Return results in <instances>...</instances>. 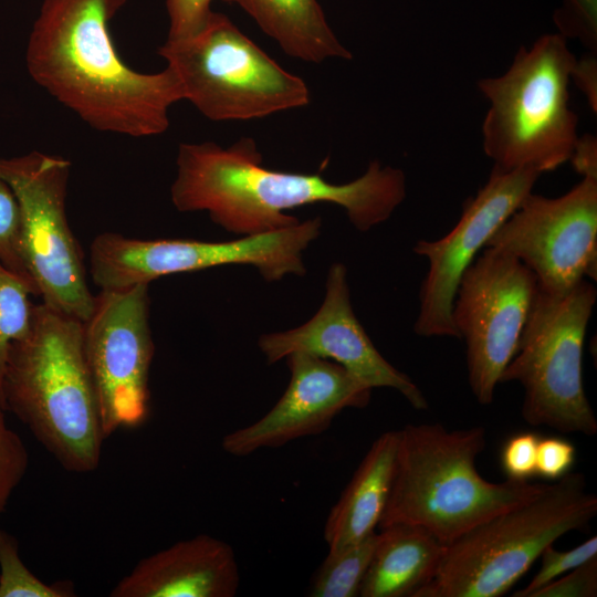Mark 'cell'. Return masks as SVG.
Instances as JSON below:
<instances>
[{
    "instance_id": "8fae6325",
    "label": "cell",
    "mask_w": 597,
    "mask_h": 597,
    "mask_svg": "<svg viewBox=\"0 0 597 597\" xmlns=\"http://www.w3.org/2000/svg\"><path fill=\"white\" fill-rule=\"evenodd\" d=\"M149 284L100 290L82 322V348L105 438L137 427L149 412V369L155 344Z\"/></svg>"
},
{
    "instance_id": "e0dca14e",
    "label": "cell",
    "mask_w": 597,
    "mask_h": 597,
    "mask_svg": "<svg viewBox=\"0 0 597 597\" xmlns=\"http://www.w3.org/2000/svg\"><path fill=\"white\" fill-rule=\"evenodd\" d=\"M239 583V567L231 546L200 534L140 559L109 596L232 597Z\"/></svg>"
},
{
    "instance_id": "4dcf8cb0",
    "label": "cell",
    "mask_w": 597,
    "mask_h": 597,
    "mask_svg": "<svg viewBox=\"0 0 597 597\" xmlns=\"http://www.w3.org/2000/svg\"><path fill=\"white\" fill-rule=\"evenodd\" d=\"M576 460L572 442L559 437L540 438L535 475L557 481L570 472Z\"/></svg>"
},
{
    "instance_id": "484cf974",
    "label": "cell",
    "mask_w": 597,
    "mask_h": 597,
    "mask_svg": "<svg viewBox=\"0 0 597 597\" xmlns=\"http://www.w3.org/2000/svg\"><path fill=\"white\" fill-rule=\"evenodd\" d=\"M541 566L530 583L512 594L513 597L531 595L555 578L597 557V537L593 536L569 551H557L553 544L541 554Z\"/></svg>"
},
{
    "instance_id": "83f0119b",
    "label": "cell",
    "mask_w": 597,
    "mask_h": 597,
    "mask_svg": "<svg viewBox=\"0 0 597 597\" xmlns=\"http://www.w3.org/2000/svg\"><path fill=\"white\" fill-rule=\"evenodd\" d=\"M538 441L534 432H519L506 440L501 451L506 480L522 482L535 475Z\"/></svg>"
},
{
    "instance_id": "52a82bcc",
    "label": "cell",
    "mask_w": 597,
    "mask_h": 597,
    "mask_svg": "<svg viewBox=\"0 0 597 597\" xmlns=\"http://www.w3.org/2000/svg\"><path fill=\"white\" fill-rule=\"evenodd\" d=\"M177 76L185 101L214 122L250 121L306 106L311 91L247 36L212 11L203 28L158 48Z\"/></svg>"
},
{
    "instance_id": "277c9868",
    "label": "cell",
    "mask_w": 597,
    "mask_h": 597,
    "mask_svg": "<svg viewBox=\"0 0 597 597\" xmlns=\"http://www.w3.org/2000/svg\"><path fill=\"white\" fill-rule=\"evenodd\" d=\"M485 446L482 426L448 430L440 423L406 425L399 430L391 488L378 527L418 525L447 546L547 488L528 481L485 480L475 465Z\"/></svg>"
},
{
    "instance_id": "d6a6232c",
    "label": "cell",
    "mask_w": 597,
    "mask_h": 597,
    "mask_svg": "<svg viewBox=\"0 0 597 597\" xmlns=\"http://www.w3.org/2000/svg\"><path fill=\"white\" fill-rule=\"evenodd\" d=\"M574 169L583 177L597 178V142L591 135L578 137L569 157Z\"/></svg>"
},
{
    "instance_id": "7a4b0ae2",
    "label": "cell",
    "mask_w": 597,
    "mask_h": 597,
    "mask_svg": "<svg viewBox=\"0 0 597 597\" xmlns=\"http://www.w3.org/2000/svg\"><path fill=\"white\" fill-rule=\"evenodd\" d=\"M176 166L170 188L175 208L206 211L214 223L241 235L295 226L300 220L285 211L318 202L342 207L357 230L367 231L388 220L407 192L404 171L377 160L346 184L331 182L321 174L268 169L248 137L229 147L181 143Z\"/></svg>"
},
{
    "instance_id": "ffe728a7",
    "label": "cell",
    "mask_w": 597,
    "mask_h": 597,
    "mask_svg": "<svg viewBox=\"0 0 597 597\" xmlns=\"http://www.w3.org/2000/svg\"><path fill=\"white\" fill-rule=\"evenodd\" d=\"M241 7L291 57L310 63L352 60L317 0H222Z\"/></svg>"
},
{
    "instance_id": "4316f807",
    "label": "cell",
    "mask_w": 597,
    "mask_h": 597,
    "mask_svg": "<svg viewBox=\"0 0 597 597\" xmlns=\"http://www.w3.org/2000/svg\"><path fill=\"white\" fill-rule=\"evenodd\" d=\"M553 19L558 33L565 39H577L596 53L597 0H562Z\"/></svg>"
},
{
    "instance_id": "4fadbf2b",
    "label": "cell",
    "mask_w": 597,
    "mask_h": 597,
    "mask_svg": "<svg viewBox=\"0 0 597 597\" xmlns=\"http://www.w3.org/2000/svg\"><path fill=\"white\" fill-rule=\"evenodd\" d=\"M485 247L519 259L553 295L597 279V178L583 177L568 192H530Z\"/></svg>"
},
{
    "instance_id": "44dd1931",
    "label": "cell",
    "mask_w": 597,
    "mask_h": 597,
    "mask_svg": "<svg viewBox=\"0 0 597 597\" xmlns=\"http://www.w3.org/2000/svg\"><path fill=\"white\" fill-rule=\"evenodd\" d=\"M376 532L336 552H328L312 577L307 595L311 597H355L377 542Z\"/></svg>"
},
{
    "instance_id": "1f68e13d",
    "label": "cell",
    "mask_w": 597,
    "mask_h": 597,
    "mask_svg": "<svg viewBox=\"0 0 597 597\" xmlns=\"http://www.w3.org/2000/svg\"><path fill=\"white\" fill-rule=\"evenodd\" d=\"M570 80L585 94L590 108L597 111V60L593 54L576 59L570 73Z\"/></svg>"
},
{
    "instance_id": "cb8c5ba5",
    "label": "cell",
    "mask_w": 597,
    "mask_h": 597,
    "mask_svg": "<svg viewBox=\"0 0 597 597\" xmlns=\"http://www.w3.org/2000/svg\"><path fill=\"white\" fill-rule=\"evenodd\" d=\"M29 467V453L23 440L10 428L6 410L0 405V517Z\"/></svg>"
},
{
    "instance_id": "ba28073f",
    "label": "cell",
    "mask_w": 597,
    "mask_h": 597,
    "mask_svg": "<svg viewBox=\"0 0 597 597\" xmlns=\"http://www.w3.org/2000/svg\"><path fill=\"white\" fill-rule=\"evenodd\" d=\"M596 297L586 279L562 295L538 290L517 349L500 377V383L523 387L521 413L528 425L597 433L583 381L584 341Z\"/></svg>"
},
{
    "instance_id": "6da1fadb",
    "label": "cell",
    "mask_w": 597,
    "mask_h": 597,
    "mask_svg": "<svg viewBox=\"0 0 597 597\" xmlns=\"http://www.w3.org/2000/svg\"><path fill=\"white\" fill-rule=\"evenodd\" d=\"M127 0H43L27 46L32 80L91 128L134 138L169 127L170 107L182 101L166 66L132 69L117 53L109 24Z\"/></svg>"
},
{
    "instance_id": "2e32d148",
    "label": "cell",
    "mask_w": 597,
    "mask_h": 597,
    "mask_svg": "<svg viewBox=\"0 0 597 597\" xmlns=\"http://www.w3.org/2000/svg\"><path fill=\"white\" fill-rule=\"evenodd\" d=\"M285 358L291 378L284 394L258 421L223 437L227 453L245 457L320 434L342 410L369 404L373 389L342 365L305 352Z\"/></svg>"
},
{
    "instance_id": "d4e9b609",
    "label": "cell",
    "mask_w": 597,
    "mask_h": 597,
    "mask_svg": "<svg viewBox=\"0 0 597 597\" xmlns=\"http://www.w3.org/2000/svg\"><path fill=\"white\" fill-rule=\"evenodd\" d=\"M0 260L11 271L24 277L36 290L29 274L21 247L20 211L10 186L0 178ZM38 293V290H36Z\"/></svg>"
},
{
    "instance_id": "f546056e",
    "label": "cell",
    "mask_w": 597,
    "mask_h": 597,
    "mask_svg": "<svg viewBox=\"0 0 597 597\" xmlns=\"http://www.w3.org/2000/svg\"><path fill=\"white\" fill-rule=\"evenodd\" d=\"M213 0H166L169 18L167 40H181L193 35L207 23Z\"/></svg>"
},
{
    "instance_id": "9a60e30c",
    "label": "cell",
    "mask_w": 597,
    "mask_h": 597,
    "mask_svg": "<svg viewBox=\"0 0 597 597\" xmlns=\"http://www.w3.org/2000/svg\"><path fill=\"white\" fill-rule=\"evenodd\" d=\"M259 347L268 364L293 352L331 359L369 388L395 389L415 409L428 408L419 387L381 356L357 320L350 304L346 268L342 263L329 268L325 297L316 314L296 328L262 335Z\"/></svg>"
},
{
    "instance_id": "7402d4cb",
    "label": "cell",
    "mask_w": 597,
    "mask_h": 597,
    "mask_svg": "<svg viewBox=\"0 0 597 597\" xmlns=\"http://www.w3.org/2000/svg\"><path fill=\"white\" fill-rule=\"evenodd\" d=\"M32 296H38L33 284L0 260V405L3 408V378L9 352L31 327L35 306Z\"/></svg>"
},
{
    "instance_id": "3957f363",
    "label": "cell",
    "mask_w": 597,
    "mask_h": 597,
    "mask_svg": "<svg viewBox=\"0 0 597 597\" xmlns=\"http://www.w3.org/2000/svg\"><path fill=\"white\" fill-rule=\"evenodd\" d=\"M3 399L64 470L97 469L105 436L80 320L35 304L28 334L10 348Z\"/></svg>"
},
{
    "instance_id": "5bb4252c",
    "label": "cell",
    "mask_w": 597,
    "mask_h": 597,
    "mask_svg": "<svg viewBox=\"0 0 597 597\" xmlns=\"http://www.w3.org/2000/svg\"><path fill=\"white\" fill-rule=\"evenodd\" d=\"M540 176L532 169L503 171L493 167L485 185L465 202L459 221L448 234L434 241L419 240L413 245V252L425 256L429 263L413 324L417 335L458 338L452 306L463 272L532 192Z\"/></svg>"
},
{
    "instance_id": "603a6c76",
    "label": "cell",
    "mask_w": 597,
    "mask_h": 597,
    "mask_svg": "<svg viewBox=\"0 0 597 597\" xmlns=\"http://www.w3.org/2000/svg\"><path fill=\"white\" fill-rule=\"evenodd\" d=\"M72 583L46 584L22 562L17 538L0 527V597H72Z\"/></svg>"
},
{
    "instance_id": "f1b7e54d",
    "label": "cell",
    "mask_w": 597,
    "mask_h": 597,
    "mask_svg": "<svg viewBox=\"0 0 597 597\" xmlns=\"http://www.w3.org/2000/svg\"><path fill=\"white\" fill-rule=\"evenodd\" d=\"M597 596V557L573 568L531 597H595Z\"/></svg>"
},
{
    "instance_id": "7c38bea8",
    "label": "cell",
    "mask_w": 597,
    "mask_h": 597,
    "mask_svg": "<svg viewBox=\"0 0 597 597\" xmlns=\"http://www.w3.org/2000/svg\"><path fill=\"white\" fill-rule=\"evenodd\" d=\"M537 293V279L528 268L490 247L463 272L452 322L458 338L465 342L468 381L481 405L493 401Z\"/></svg>"
},
{
    "instance_id": "5b68a950",
    "label": "cell",
    "mask_w": 597,
    "mask_h": 597,
    "mask_svg": "<svg viewBox=\"0 0 597 597\" xmlns=\"http://www.w3.org/2000/svg\"><path fill=\"white\" fill-rule=\"evenodd\" d=\"M597 514L586 478L569 472L535 498L476 524L446 546L432 580L416 597H499L563 535Z\"/></svg>"
},
{
    "instance_id": "d6986e66",
    "label": "cell",
    "mask_w": 597,
    "mask_h": 597,
    "mask_svg": "<svg viewBox=\"0 0 597 597\" xmlns=\"http://www.w3.org/2000/svg\"><path fill=\"white\" fill-rule=\"evenodd\" d=\"M446 546L426 528L394 524L377 534L362 597H416L434 577Z\"/></svg>"
},
{
    "instance_id": "ac0fdd59",
    "label": "cell",
    "mask_w": 597,
    "mask_h": 597,
    "mask_svg": "<svg viewBox=\"0 0 597 597\" xmlns=\"http://www.w3.org/2000/svg\"><path fill=\"white\" fill-rule=\"evenodd\" d=\"M399 430L380 434L356 469L324 526L328 552L355 544L375 532L394 476Z\"/></svg>"
},
{
    "instance_id": "9c48e42d",
    "label": "cell",
    "mask_w": 597,
    "mask_h": 597,
    "mask_svg": "<svg viewBox=\"0 0 597 597\" xmlns=\"http://www.w3.org/2000/svg\"><path fill=\"white\" fill-rule=\"evenodd\" d=\"M321 218L243 238L209 242L97 234L90 245L88 272L100 290L123 289L177 273L229 265L255 266L268 282L306 273L303 252L321 232Z\"/></svg>"
},
{
    "instance_id": "8992f818",
    "label": "cell",
    "mask_w": 597,
    "mask_h": 597,
    "mask_svg": "<svg viewBox=\"0 0 597 597\" xmlns=\"http://www.w3.org/2000/svg\"><path fill=\"white\" fill-rule=\"evenodd\" d=\"M575 61L562 34H544L521 46L504 74L478 82L490 101L482 134L494 168L543 174L569 160L578 138L568 104Z\"/></svg>"
},
{
    "instance_id": "30bf717a",
    "label": "cell",
    "mask_w": 597,
    "mask_h": 597,
    "mask_svg": "<svg viewBox=\"0 0 597 597\" xmlns=\"http://www.w3.org/2000/svg\"><path fill=\"white\" fill-rule=\"evenodd\" d=\"M70 172L67 159L41 151L0 158V178L19 205L22 255L38 297L83 322L95 295L66 216Z\"/></svg>"
}]
</instances>
